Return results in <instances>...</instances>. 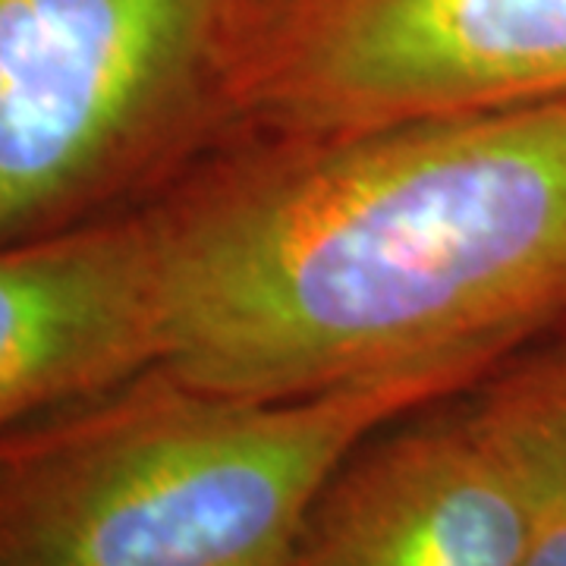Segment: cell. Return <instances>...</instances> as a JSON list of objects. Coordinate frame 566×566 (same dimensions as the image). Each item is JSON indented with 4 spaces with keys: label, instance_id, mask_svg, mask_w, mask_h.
Instances as JSON below:
<instances>
[{
    "label": "cell",
    "instance_id": "1",
    "mask_svg": "<svg viewBox=\"0 0 566 566\" xmlns=\"http://www.w3.org/2000/svg\"><path fill=\"white\" fill-rule=\"evenodd\" d=\"M142 208L161 259V365L208 390H472L566 337V98L233 129Z\"/></svg>",
    "mask_w": 566,
    "mask_h": 566
},
{
    "label": "cell",
    "instance_id": "2",
    "mask_svg": "<svg viewBox=\"0 0 566 566\" xmlns=\"http://www.w3.org/2000/svg\"><path fill=\"white\" fill-rule=\"evenodd\" d=\"M460 394L390 378L255 400L148 365L0 438V566H293L337 465Z\"/></svg>",
    "mask_w": 566,
    "mask_h": 566
},
{
    "label": "cell",
    "instance_id": "3",
    "mask_svg": "<svg viewBox=\"0 0 566 566\" xmlns=\"http://www.w3.org/2000/svg\"><path fill=\"white\" fill-rule=\"evenodd\" d=\"M233 0H0V245L148 205L227 139Z\"/></svg>",
    "mask_w": 566,
    "mask_h": 566
},
{
    "label": "cell",
    "instance_id": "4",
    "mask_svg": "<svg viewBox=\"0 0 566 566\" xmlns=\"http://www.w3.org/2000/svg\"><path fill=\"white\" fill-rule=\"evenodd\" d=\"M237 129L356 126L566 98V0H233Z\"/></svg>",
    "mask_w": 566,
    "mask_h": 566
},
{
    "label": "cell",
    "instance_id": "5",
    "mask_svg": "<svg viewBox=\"0 0 566 566\" xmlns=\"http://www.w3.org/2000/svg\"><path fill=\"white\" fill-rule=\"evenodd\" d=\"M542 504L463 403L356 447L305 516L293 566H520Z\"/></svg>",
    "mask_w": 566,
    "mask_h": 566
},
{
    "label": "cell",
    "instance_id": "6",
    "mask_svg": "<svg viewBox=\"0 0 566 566\" xmlns=\"http://www.w3.org/2000/svg\"><path fill=\"white\" fill-rule=\"evenodd\" d=\"M164 356L145 208L0 245V438Z\"/></svg>",
    "mask_w": 566,
    "mask_h": 566
},
{
    "label": "cell",
    "instance_id": "7",
    "mask_svg": "<svg viewBox=\"0 0 566 566\" xmlns=\"http://www.w3.org/2000/svg\"><path fill=\"white\" fill-rule=\"evenodd\" d=\"M460 403L538 504L566 506V337L506 363Z\"/></svg>",
    "mask_w": 566,
    "mask_h": 566
},
{
    "label": "cell",
    "instance_id": "8",
    "mask_svg": "<svg viewBox=\"0 0 566 566\" xmlns=\"http://www.w3.org/2000/svg\"><path fill=\"white\" fill-rule=\"evenodd\" d=\"M520 566H566V506L545 504Z\"/></svg>",
    "mask_w": 566,
    "mask_h": 566
}]
</instances>
